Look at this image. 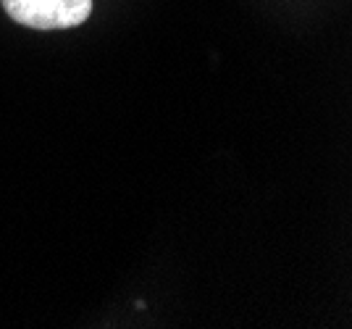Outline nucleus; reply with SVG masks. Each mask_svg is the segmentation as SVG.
I'll use <instances>...</instances> for the list:
<instances>
[{"instance_id":"1","label":"nucleus","mask_w":352,"mask_h":329,"mask_svg":"<svg viewBox=\"0 0 352 329\" xmlns=\"http://www.w3.org/2000/svg\"><path fill=\"white\" fill-rule=\"evenodd\" d=\"M16 24L30 30H72L92 14V0H0Z\"/></svg>"}]
</instances>
